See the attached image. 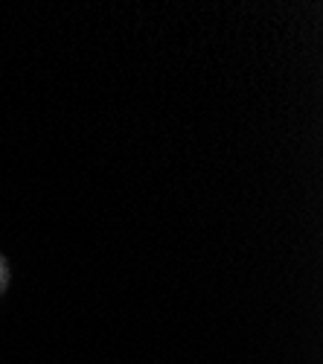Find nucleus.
<instances>
[{
	"label": "nucleus",
	"instance_id": "1",
	"mask_svg": "<svg viewBox=\"0 0 323 364\" xmlns=\"http://www.w3.org/2000/svg\"><path fill=\"white\" fill-rule=\"evenodd\" d=\"M0 280H4V271H0Z\"/></svg>",
	"mask_w": 323,
	"mask_h": 364
}]
</instances>
